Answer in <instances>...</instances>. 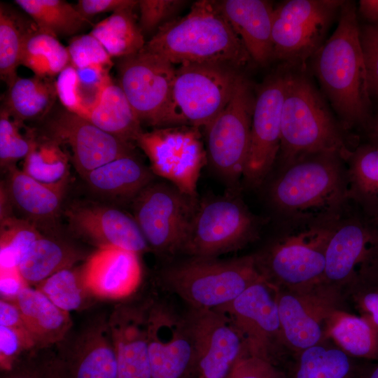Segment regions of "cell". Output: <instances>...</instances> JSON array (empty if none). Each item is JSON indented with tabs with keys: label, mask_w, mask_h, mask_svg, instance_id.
Segmentation results:
<instances>
[{
	"label": "cell",
	"mask_w": 378,
	"mask_h": 378,
	"mask_svg": "<svg viewBox=\"0 0 378 378\" xmlns=\"http://www.w3.org/2000/svg\"><path fill=\"white\" fill-rule=\"evenodd\" d=\"M262 220L234 195L199 201L181 253L217 258L257 238Z\"/></svg>",
	"instance_id": "ba28073f"
},
{
	"label": "cell",
	"mask_w": 378,
	"mask_h": 378,
	"mask_svg": "<svg viewBox=\"0 0 378 378\" xmlns=\"http://www.w3.org/2000/svg\"><path fill=\"white\" fill-rule=\"evenodd\" d=\"M355 288L354 300L361 315L378 328V284L365 283Z\"/></svg>",
	"instance_id": "681fc988"
},
{
	"label": "cell",
	"mask_w": 378,
	"mask_h": 378,
	"mask_svg": "<svg viewBox=\"0 0 378 378\" xmlns=\"http://www.w3.org/2000/svg\"><path fill=\"white\" fill-rule=\"evenodd\" d=\"M155 174L134 155L120 158L90 172L83 178L94 192L120 200H134L153 181Z\"/></svg>",
	"instance_id": "f1b7e54d"
},
{
	"label": "cell",
	"mask_w": 378,
	"mask_h": 378,
	"mask_svg": "<svg viewBox=\"0 0 378 378\" xmlns=\"http://www.w3.org/2000/svg\"><path fill=\"white\" fill-rule=\"evenodd\" d=\"M359 34L370 94L378 100V23L359 25Z\"/></svg>",
	"instance_id": "7dc6e473"
},
{
	"label": "cell",
	"mask_w": 378,
	"mask_h": 378,
	"mask_svg": "<svg viewBox=\"0 0 378 378\" xmlns=\"http://www.w3.org/2000/svg\"><path fill=\"white\" fill-rule=\"evenodd\" d=\"M23 122L13 118L3 108L0 110V164L6 168L25 158L29 153L35 134L29 131L24 136L20 131Z\"/></svg>",
	"instance_id": "7bdbcfd3"
},
{
	"label": "cell",
	"mask_w": 378,
	"mask_h": 378,
	"mask_svg": "<svg viewBox=\"0 0 378 378\" xmlns=\"http://www.w3.org/2000/svg\"><path fill=\"white\" fill-rule=\"evenodd\" d=\"M110 69L100 65L78 69L69 65L64 69L56 80L57 97L64 108L88 119L112 81Z\"/></svg>",
	"instance_id": "83f0119b"
},
{
	"label": "cell",
	"mask_w": 378,
	"mask_h": 378,
	"mask_svg": "<svg viewBox=\"0 0 378 378\" xmlns=\"http://www.w3.org/2000/svg\"><path fill=\"white\" fill-rule=\"evenodd\" d=\"M242 75L225 64L179 65L172 89V127H206L227 105Z\"/></svg>",
	"instance_id": "52a82bcc"
},
{
	"label": "cell",
	"mask_w": 378,
	"mask_h": 378,
	"mask_svg": "<svg viewBox=\"0 0 378 378\" xmlns=\"http://www.w3.org/2000/svg\"><path fill=\"white\" fill-rule=\"evenodd\" d=\"M0 325L27 331L17 304L3 299L0 300Z\"/></svg>",
	"instance_id": "db71d44e"
},
{
	"label": "cell",
	"mask_w": 378,
	"mask_h": 378,
	"mask_svg": "<svg viewBox=\"0 0 378 378\" xmlns=\"http://www.w3.org/2000/svg\"><path fill=\"white\" fill-rule=\"evenodd\" d=\"M218 4L252 60L260 65L272 61V4L265 0H224Z\"/></svg>",
	"instance_id": "d4e9b609"
},
{
	"label": "cell",
	"mask_w": 378,
	"mask_h": 378,
	"mask_svg": "<svg viewBox=\"0 0 378 378\" xmlns=\"http://www.w3.org/2000/svg\"><path fill=\"white\" fill-rule=\"evenodd\" d=\"M371 283L378 284V274L377 275V276H376V278L374 279V280L372 281Z\"/></svg>",
	"instance_id": "91938a15"
},
{
	"label": "cell",
	"mask_w": 378,
	"mask_h": 378,
	"mask_svg": "<svg viewBox=\"0 0 378 378\" xmlns=\"http://www.w3.org/2000/svg\"><path fill=\"white\" fill-rule=\"evenodd\" d=\"M64 215L76 235L98 247L116 246L137 254L150 250L135 219L122 211L93 204H75Z\"/></svg>",
	"instance_id": "7402d4cb"
},
{
	"label": "cell",
	"mask_w": 378,
	"mask_h": 378,
	"mask_svg": "<svg viewBox=\"0 0 378 378\" xmlns=\"http://www.w3.org/2000/svg\"><path fill=\"white\" fill-rule=\"evenodd\" d=\"M186 3L181 0H140L139 27L143 34H150L157 30L173 17Z\"/></svg>",
	"instance_id": "f6af8a7d"
},
{
	"label": "cell",
	"mask_w": 378,
	"mask_h": 378,
	"mask_svg": "<svg viewBox=\"0 0 378 378\" xmlns=\"http://www.w3.org/2000/svg\"><path fill=\"white\" fill-rule=\"evenodd\" d=\"M357 14L354 2L344 1L335 30L310 59L323 94L344 130L364 123L371 106Z\"/></svg>",
	"instance_id": "7a4b0ae2"
},
{
	"label": "cell",
	"mask_w": 378,
	"mask_h": 378,
	"mask_svg": "<svg viewBox=\"0 0 378 378\" xmlns=\"http://www.w3.org/2000/svg\"><path fill=\"white\" fill-rule=\"evenodd\" d=\"M342 288L321 283L303 289L278 287L277 304L284 346L298 353L323 340L326 321L341 309Z\"/></svg>",
	"instance_id": "e0dca14e"
},
{
	"label": "cell",
	"mask_w": 378,
	"mask_h": 378,
	"mask_svg": "<svg viewBox=\"0 0 378 378\" xmlns=\"http://www.w3.org/2000/svg\"><path fill=\"white\" fill-rule=\"evenodd\" d=\"M120 9L94 25L90 32L97 38L111 57H123L139 52L146 45L134 8Z\"/></svg>",
	"instance_id": "74e56055"
},
{
	"label": "cell",
	"mask_w": 378,
	"mask_h": 378,
	"mask_svg": "<svg viewBox=\"0 0 378 378\" xmlns=\"http://www.w3.org/2000/svg\"><path fill=\"white\" fill-rule=\"evenodd\" d=\"M36 288L57 307L69 313L85 307L92 296L84 284L80 268L62 270Z\"/></svg>",
	"instance_id": "b9f144b4"
},
{
	"label": "cell",
	"mask_w": 378,
	"mask_h": 378,
	"mask_svg": "<svg viewBox=\"0 0 378 378\" xmlns=\"http://www.w3.org/2000/svg\"><path fill=\"white\" fill-rule=\"evenodd\" d=\"M370 221L374 223L375 225L378 226V218H375V219H373V220H370Z\"/></svg>",
	"instance_id": "680465c9"
},
{
	"label": "cell",
	"mask_w": 378,
	"mask_h": 378,
	"mask_svg": "<svg viewBox=\"0 0 378 378\" xmlns=\"http://www.w3.org/2000/svg\"><path fill=\"white\" fill-rule=\"evenodd\" d=\"M277 289L278 286L264 276L230 303L218 309L239 331L248 355L272 363L281 346H284Z\"/></svg>",
	"instance_id": "2e32d148"
},
{
	"label": "cell",
	"mask_w": 378,
	"mask_h": 378,
	"mask_svg": "<svg viewBox=\"0 0 378 378\" xmlns=\"http://www.w3.org/2000/svg\"><path fill=\"white\" fill-rule=\"evenodd\" d=\"M34 349L27 331L0 325V363L4 371L10 370L23 352Z\"/></svg>",
	"instance_id": "bcb514c9"
},
{
	"label": "cell",
	"mask_w": 378,
	"mask_h": 378,
	"mask_svg": "<svg viewBox=\"0 0 378 378\" xmlns=\"http://www.w3.org/2000/svg\"><path fill=\"white\" fill-rule=\"evenodd\" d=\"M139 254L116 246L98 247L80 267L84 284L92 296L122 299L138 287L141 270Z\"/></svg>",
	"instance_id": "603a6c76"
},
{
	"label": "cell",
	"mask_w": 378,
	"mask_h": 378,
	"mask_svg": "<svg viewBox=\"0 0 378 378\" xmlns=\"http://www.w3.org/2000/svg\"><path fill=\"white\" fill-rule=\"evenodd\" d=\"M116 68L118 83L141 123L154 128L172 127L174 65L144 47L135 54L118 58Z\"/></svg>",
	"instance_id": "8fae6325"
},
{
	"label": "cell",
	"mask_w": 378,
	"mask_h": 378,
	"mask_svg": "<svg viewBox=\"0 0 378 378\" xmlns=\"http://www.w3.org/2000/svg\"><path fill=\"white\" fill-rule=\"evenodd\" d=\"M148 344L152 378H197V356L186 314L150 302Z\"/></svg>",
	"instance_id": "d6986e66"
},
{
	"label": "cell",
	"mask_w": 378,
	"mask_h": 378,
	"mask_svg": "<svg viewBox=\"0 0 378 378\" xmlns=\"http://www.w3.org/2000/svg\"><path fill=\"white\" fill-rule=\"evenodd\" d=\"M38 357L47 378H118L108 318H94Z\"/></svg>",
	"instance_id": "7c38bea8"
},
{
	"label": "cell",
	"mask_w": 378,
	"mask_h": 378,
	"mask_svg": "<svg viewBox=\"0 0 378 378\" xmlns=\"http://www.w3.org/2000/svg\"><path fill=\"white\" fill-rule=\"evenodd\" d=\"M138 1L134 0H79L75 6L85 19L89 20L97 14L115 12L128 7L136 6Z\"/></svg>",
	"instance_id": "f907efd6"
},
{
	"label": "cell",
	"mask_w": 378,
	"mask_h": 378,
	"mask_svg": "<svg viewBox=\"0 0 378 378\" xmlns=\"http://www.w3.org/2000/svg\"><path fill=\"white\" fill-rule=\"evenodd\" d=\"M41 32L56 38L75 36L91 24L76 6L64 0H15Z\"/></svg>",
	"instance_id": "8d00e7d4"
},
{
	"label": "cell",
	"mask_w": 378,
	"mask_h": 378,
	"mask_svg": "<svg viewBox=\"0 0 378 378\" xmlns=\"http://www.w3.org/2000/svg\"><path fill=\"white\" fill-rule=\"evenodd\" d=\"M346 166L349 199L358 204L370 220L378 218V144L353 150Z\"/></svg>",
	"instance_id": "836d02e7"
},
{
	"label": "cell",
	"mask_w": 378,
	"mask_h": 378,
	"mask_svg": "<svg viewBox=\"0 0 378 378\" xmlns=\"http://www.w3.org/2000/svg\"><path fill=\"white\" fill-rule=\"evenodd\" d=\"M57 97V83L52 78L17 76L7 87L1 104L13 118L24 122L45 116Z\"/></svg>",
	"instance_id": "1f68e13d"
},
{
	"label": "cell",
	"mask_w": 378,
	"mask_h": 378,
	"mask_svg": "<svg viewBox=\"0 0 378 378\" xmlns=\"http://www.w3.org/2000/svg\"><path fill=\"white\" fill-rule=\"evenodd\" d=\"M255 99L253 86L243 74L227 105L204 127L208 161L232 186L243 177Z\"/></svg>",
	"instance_id": "4fadbf2b"
},
{
	"label": "cell",
	"mask_w": 378,
	"mask_h": 378,
	"mask_svg": "<svg viewBox=\"0 0 378 378\" xmlns=\"http://www.w3.org/2000/svg\"><path fill=\"white\" fill-rule=\"evenodd\" d=\"M67 49L70 65L78 69L100 65L111 67V57L102 43L88 34L77 35L71 38Z\"/></svg>",
	"instance_id": "ee69618b"
},
{
	"label": "cell",
	"mask_w": 378,
	"mask_h": 378,
	"mask_svg": "<svg viewBox=\"0 0 378 378\" xmlns=\"http://www.w3.org/2000/svg\"><path fill=\"white\" fill-rule=\"evenodd\" d=\"M290 66L283 104L281 166L307 153L335 152L346 161L353 150L324 96L303 72Z\"/></svg>",
	"instance_id": "277c9868"
},
{
	"label": "cell",
	"mask_w": 378,
	"mask_h": 378,
	"mask_svg": "<svg viewBox=\"0 0 378 378\" xmlns=\"http://www.w3.org/2000/svg\"><path fill=\"white\" fill-rule=\"evenodd\" d=\"M342 218L328 244L323 282L357 286L378 274V226Z\"/></svg>",
	"instance_id": "ac0fdd59"
},
{
	"label": "cell",
	"mask_w": 378,
	"mask_h": 378,
	"mask_svg": "<svg viewBox=\"0 0 378 378\" xmlns=\"http://www.w3.org/2000/svg\"><path fill=\"white\" fill-rule=\"evenodd\" d=\"M38 29L27 15L12 6L0 4V75L9 86L18 76L17 69L27 39Z\"/></svg>",
	"instance_id": "e575fe53"
},
{
	"label": "cell",
	"mask_w": 378,
	"mask_h": 378,
	"mask_svg": "<svg viewBox=\"0 0 378 378\" xmlns=\"http://www.w3.org/2000/svg\"><path fill=\"white\" fill-rule=\"evenodd\" d=\"M80 253L70 245L42 235L36 240L18 266L28 284L37 286L56 272L72 267Z\"/></svg>",
	"instance_id": "d590c367"
},
{
	"label": "cell",
	"mask_w": 378,
	"mask_h": 378,
	"mask_svg": "<svg viewBox=\"0 0 378 378\" xmlns=\"http://www.w3.org/2000/svg\"><path fill=\"white\" fill-rule=\"evenodd\" d=\"M35 349L40 350L60 342L70 331L69 313L57 307L38 289L25 286L14 302Z\"/></svg>",
	"instance_id": "484cf974"
},
{
	"label": "cell",
	"mask_w": 378,
	"mask_h": 378,
	"mask_svg": "<svg viewBox=\"0 0 378 378\" xmlns=\"http://www.w3.org/2000/svg\"><path fill=\"white\" fill-rule=\"evenodd\" d=\"M199 204L172 183L152 182L133 200L134 218L150 249L182 253Z\"/></svg>",
	"instance_id": "30bf717a"
},
{
	"label": "cell",
	"mask_w": 378,
	"mask_h": 378,
	"mask_svg": "<svg viewBox=\"0 0 378 378\" xmlns=\"http://www.w3.org/2000/svg\"><path fill=\"white\" fill-rule=\"evenodd\" d=\"M20 65L35 76L54 78L70 65L69 53L57 38L38 30L27 39Z\"/></svg>",
	"instance_id": "f35d334b"
},
{
	"label": "cell",
	"mask_w": 378,
	"mask_h": 378,
	"mask_svg": "<svg viewBox=\"0 0 378 378\" xmlns=\"http://www.w3.org/2000/svg\"><path fill=\"white\" fill-rule=\"evenodd\" d=\"M358 13L369 23H378V0H360Z\"/></svg>",
	"instance_id": "11a10c76"
},
{
	"label": "cell",
	"mask_w": 378,
	"mask_h": 378,
	"mask_svg": "<svg viewBox=\"0 0 378 378\" xmlns=\"http://www.w3.org/2000/svg\"><path fill=\"white\" fill-rule=\"evenodd\" d=\"M344 1L288 0L274 8L272 22V60L295 69L324 43L329 28Z\"/></svg>",
	"instance_id": "9c48e42d"
},
{
	"label": "cell",
	"mask_w": 378,
	"mask_h": 378,
	"mask_svg": "<svg viewBox=\"0 0 378 378\" xmlns=\"http://www.w3.org/2000/svg\"><path fill=\"white\" fill-rule=\"evenodd\" d=\"M323 340L353 358L378 362V328L362 315L335 310L326 321Z\"/></svg>",
	"instance_id": "f546056e"
},
{
	"label": "cell",
	"mask_w": 378,
	"mask_h": 378,
	"mask_svg": "<svg viewBox=\"0 0 378 378\" xmlns=\"http://www.w3.org/2000/svg\"><path fill=\"white\" fill-rule=\"evenodd\" d=\"M47 128V136L70 147L72 162L83 178L108 162L134 155L132 143L102 130L64 108L50 119Z\"/></svg>",
	"instance_id": "44dd1931"
},
{
	"label": "cell",
	"mask_w": 378,
	"mask_h": 378,
	"mask_svg": "<svg viewBox=\"0 0 378 378\" xmlns=\"http://www.w3.org/2000/svg\"><path fill=\"white\" fill-rule=\"evenodd\" d=\"M372 132L375 140V143L378 144V115L373 124Z\"/></svg>",
	"instance_id": "6f0895ef"
},
{
	"label": "cell",
	"mask_w": 378,
	"mask_h": 378,
	"mask_svg": "<svg viewBox=\"0 0 378 378\" xmlns=\"http://www.w3.org/2000/svg\"><path fill=\"white\" fill-rule=\"evenodd\" d=\"M289 68L285 64L270 75L255 91L249 149L243 174L246 182L253 187L266 179L279 157Z\"/></svg>",
	"instance_id": "9a60e30c"
},
{
	"label": "cell",
	"mask_w": 378,
	"mask_h": 378,
	"mask_svg": "<svg viewBox=\"0 0 378 378\" xmlns=\"http://www.w3.org/2000/svg\"><path fill=\"white\" fill-rule=\"evenodd\" d=\"M7 170L6 194L10 202L31 222L53 220L60 210L68 178L57 183H46L15 165Z\"/></svg>",
	"instance_id": "4316f807"
},
{
	"label": "cell",
	"mask_w": 378,
	"mask_h": 378,
	"mask_svg": "<svg viewBox=\"0 0 378 378\" xmlns=\"http://www.w3.org/2000/svg\"><path fill=\"white\" fill-rule=\"evenodd\" d=\"M148 304H121L108 318L118 378H152L148 344Z\"/></svg>",
	"instance_id": "cb8c5ba5"
},
{
	"label": "cell",
	"mask_w": 378,
	"mask_h": 378,
	"mask_svg": "<svg viewBox=\"0 0 378 378\" xmlns=\"http://www.w3.org/2000/svg\"><path fill=\"white\" fill-rule=\"evenodd\" d=\"M87 120L102 130L130 143L135 142L143 132L141 123L124 91L113 80Z\"/></svg>",
	"instance_id": "d6a6232c"
},
{
	"label": "cell",
	"mask_w": 378,
	"mask_h": 378,
	"mask_svg": "<svg viewBox=\"0 0 378 378\" xmlns=\"http://www.w3.org/2000/svg\"><path fill=\"white\" fill-rule=\"evenodd\" d=\"M293 378H365L371 365H359L335 344L323 340L298 353Z\"/></svg>",
	"instance_id": "4dcf8cb0"
},
{
	"label": "cell",
	"mask_w": 378,
	"mask_h": 378,
	"mask_svg": "<svg viewBox=\"0 0 378 378\" xmlns=\"http://www.w3.org/2000/svg\"><path fill=\"white\" fill-rule=\"evenodd\" d=\"M263 276L255 255L225 260L190 257L161 274L165 288L194 309H220Z\"/></svg>",
	"instance_id": "5b68a950"
},
{
	"label": "cell",
	"mask_w": 378,
	"mask_h": 378,
	"mask_svg": "<svg viewBox=\"0 0 378 378\" xmlns=\"http://www.w3.org/2000/svg\"><path fill=\"white\" fill-rule=\"evenodd\" d=\"M365 378H378V362L374 365H371Z\"/></svg>",
	"instance_id": "9f6ffc18"
},
{
	"label": "cell",
	"mask_w": 378,
	"mask_h": 378,
	"mask_svg": "<svg viewBox=\"0 0 378 378\" xmlns=\"http://www.w3.org/2000/svg\"><path fill=\"white\" fill-rule=\"evenodd\" d=\"M144 48L174 65L219 64L241 70L253 61L218 1L195 2L186 15L161 26Z\"/></svg>",
	"instance_id": "3957f363"
},
{
	"label": "cell",
	"mask_w": 378,
	"mask_h": 378,
	"mask_svg": "<svg viewBox=\"0 0 378 378\" xmlns=\"http://www.w3.org/2000/svg\"><path fill=\"white\" fill-rule=\"evenodd\" d=\"M28 284L20 274L18 268L0 270L1 298L15 302L21 290Z\"/></svg>",
	"instance_id": "f5cc1de1"
},
{
	"label": "cell",
	"mask_w": 378,
	"mask_h": 378,
	"mask_svg": "<svg viewBox=\"0 0 378 378\" xmlns=\"http://www.w3.org/2000/svg\"><path fill=\"white\" fill-rule=\"evenodd\" d=\"M269 198L289 225L341 219L349 200L346 162L335 152L300 155L281 165Z\"/></svg>",
	"instance_id": "6da1fadb"
},
{
	"label": "cell",
	"mask_w": 378,
	"mask_h": 378,
	"mask_svg": "<svg viewBox=\"0 0 378 378\" xmlns=\"http://www.w3.org/2000/svg\"><path fill=\"white\" fill-rule=\"evenodd\" d=\"M22 171L38 181L57 183L68 178L69 156L55 140L35 136Z\"/></svg>",
	"instance_id": "ab89813d"
},
{
	"label": "cell",
	"mask_w": 378,
	"mask_h": 378,
	"mask_svg": "<svg viewBox=\"0 0 378 378\" xmlns=\"http://www.w3.org/2000/svg\"><path fill=\"white\" fill-rule=\"evenodd\" d=\"M136 144L148 157L152 172L183 193L197 197L202 169L208 161L200 128L179 125L142 132Z\"/></svg>",
	"instance_id": "5bb4252c"
},
{
	"label": "cell",
	"mask_w": 378,
	"mask_h": 378,
	"mask_svg": "<svg viewBox=\"0 0 378 378\" xmlns=\"http://www.w3.org/2000/svg\"><path fill=\"white\" fill-rule=\"evenodd\" d=\"M197 356V378H230L248 354L231 321L218 309H188L186 314Z\"/></svg>",
	"instance_id": "ffe728a7"
},
{
	"label": "cell",
	"mask_w": 378,
	"mask_h": 378,
	"mask_svg": "<svg viewBox=\"0 0 378 378\" xmlns=\"http://www.w3.org/2000/svg\"><path fill=\"white\" fill-rule=\"evenodd\" d=\"M43 234L29 220L12 216L1 219L0 270L18 268L33 243Z\"/></svg>",
	"instance_id": "60d3db41"
},
{
	"label": "cell",
	"mask_w": 378,
	"mask_h": 378,
	"mask_svg": "<svg viewBox=\"0 0 378 378\" xmlns=\"http://www.w3.org/2000/svg\"><path fill=\"white\" fill-rule=\"evenodd\" d=\"M3 378H47L38 360L36 351L25 358H20Z\"/></svg>",
	"instance_id": "816d5d0a"
},
{
	"label": "cell",
	"mask_w": 378,
	"mask_h": 378,
	"mask_svg": "<svg viewBox=\"0 0 378 378\" xmlns=\"http://www.w3.org/2000/svg\"><path fill=\"white\" fill-rule=\"evenodd\" d=\"M340 220L289 225L286 234L255 255L260 271L280 288L323 283L328 244Z\"/></svg>",
	"instance_id": "8992f818"
},
{
	"label": "cell",
	"mask_w": 378,
	"mask_h": 378,
	"mask_svg": "<svg viewBox=\"0 0 378 378\" xmlns=\"http://www.w3.org/2000/svg\"><path fill=\"white\" fill-rule=\"evenodd\" d=\"M230 378H286L274 363L246 355L234 368Z\"/></svg>",
	"instance_id": "c3c4849f"
}]
</instances>
